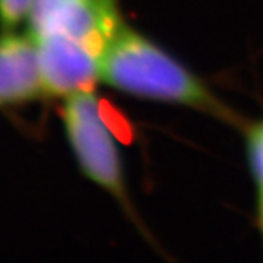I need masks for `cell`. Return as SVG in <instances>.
<instances>
[{"label":"cell","instance_id":"1","mask_svg":"<svg viewBox=\"0 0 263 263\" xmlns=\"http://www.w3.org/2000/svg\"><path fill=\"white\" fill-rule=\"evenodd\" d=\"M101 81L136 98L233 119V113L190 69L126 22L104 51Z\"/></svg>","mask_w":263,"mask_h":263},{"label":"cell","instance_id":"2","mask_svg":"<svg viewBox=\"0 0 263 263\" xmlns=\"http://www.w3.org/2000/svg\"><path fill=\"white\" fill-rule=\"evenodd\" d=\"M62 117L67 141L82 173L130 211L120 154L94 91L65 98Z\"/></svg>","mask_w":263,"mask_h":263},{"label":"cell","instance_id":"3","mask_svg":"<svg viewBox=\"0 0 263 263\" xmlns=\"http://www.w3.org/2000/svg\"><path fill=\"white\" fill-rule=\"evenodd\" d=\"M28 21L34 37L59 34L92 50L101 59L124 24L119 0H66Z\"/></svg>","mask_w":263,"mask_h":263},{"label":"cell","instance_id":"4","mask_svg":"<svg viewBox=\"0 0 263 263\" xmlns=\"http://www.w3.org/2000/svg\"><path fill=\"white\" fill-rule=\"evenodd\" d=\"M34 38L48 97L67 98L85 91H94L101 79V57L97 53L59 34Z\"/></svg>","mask_w":263,"mask_h":263},{"label":"cell","instance_id":"5","mask_svg":"<svg viewBox=\"0 0 263 263\" xmlns=\"http://www.w3.org/2000/svg\"><path fill=\"white\" fill-rule=\"evenodd\" d=\"M35 38L16 29L0 32V107H18L46 97Z\"/></svg>","mask_w":263,"mask_h":263},{"label":"cell","instance_id":"6","mask_svg":"<svg viewBox=\"0 0 263 263\" xmlns=\"http://www.w3.org/2000/svg\"><path fill=\"white\" fill-rule=\"evenodd\" d=\"M37 0H0V27L2 29H16L35 6Z\"/></svg>","mask_w":263,"mask_h":263},{"label":"cell","instance_id":"7","mask_svg":"<svg viewBox=\"0 0 263 263\" xmlns=\"http://www.w3.org/2000/svg\"><path fill=\"white\" fill-rule=\"evenodd\" d=\"M247 157L259 190H263V122L254 124L247 135Z\"/></svg>","mask_w":263,"mask_h":263},{"label":"cell","instance_id":"8","mask_svg":"<svg viewBox=\"0 0 263 263\" xmlns=\"http://www.w3.org/2000/svg\"><path fill=\"white\" fill-rule=\"evenodd\" d=\"M62 2H66V0H37L35 2V6L31 12V15H35V13H41V12H46V10L51 9L53 6H56ZM29 15V16H31Z\"/></svg>","mask_w":263,"mask_h":263}]
</instances>
